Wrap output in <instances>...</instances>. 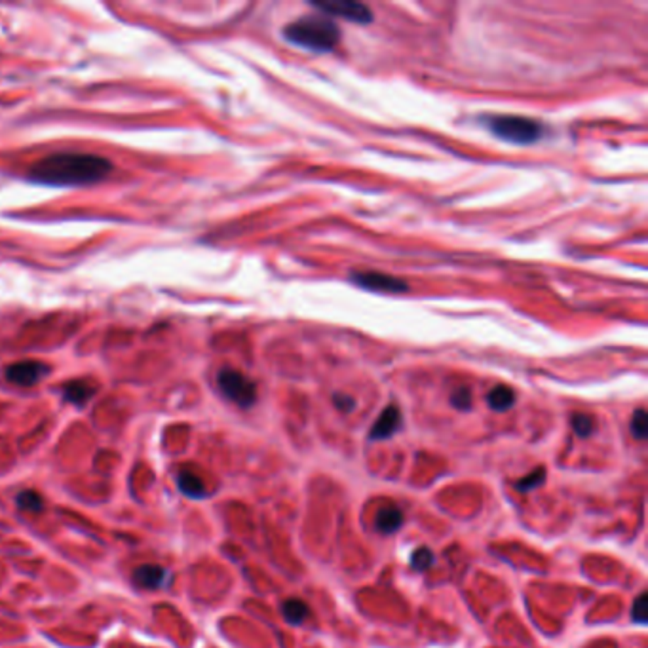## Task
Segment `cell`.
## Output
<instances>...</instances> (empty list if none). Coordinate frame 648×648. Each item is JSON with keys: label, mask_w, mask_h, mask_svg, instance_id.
I'll return each mask as SVG.
<instances>
[{"label": "cell", "mask_w": 648, "mask_h": 648, "mask_svg": "<svg viewBox=\"0 0 648 648\" xmlns=\"http://www.w3.org/2000/svg\"><path fill=\"white\" fill-rule=\"evenodd\" d=\"M113 172V164L97 155L55 152L29 167V179L52 186H77L97 183Z\"/></svg>", "instance_id": "6da1fadb"}, {"label": "cell", "mask_w": 648, "mask_h": 648, "mask_svg": "<svg viewBox=\"0 0 648 648\" xmlns=\"http://www.w3.org/2000/svg\"><path fill=\"white\" fill-rule=\"evenodd\" d=\"M287 40L312 52H331L340 38L339 27L328 16H308L284 29Z\"/></svg>", "instance_id": "7a4b0ae2"}, {"label": "cell", "mask_w": 648, "mask_h": 648, "mask_svg": "<svg viewBox=\"0 0 648 648\" xmlns=\"http://www.w3.org/2000/svg\"><path fill=\"white\" fill-rule=\"evenodd\" d=\"M488 128L496 137L515 145L536 143L542 137V125L536 120L527 118V116H515V114L493 116L488 122Z\"/></svg>", "instance_id": "3957f363"}, {"label": "cell", "mask_w": 648, "mask_h": 648, "mask_svg": "<svg viewBox=\"0 0 648 648\" xmlns=\"http://www.w3.org/2000/svg\"><path fill=\"white\" fill-rule=\"evenodd\" d=\"M217 386L226 399L238 407H251L257 401V386L245 375L234 369H220L217 375Z\"/></svg>", "instance_id": "277c9868"}, {"label": "cell", "mask_w": 648, "mask_h": 648, "mask_svg": "<svg viewBox=\"0 0 648 648\" xmlns=\"http://www.w3.org/2000/svg\"><path fill=\"white\" fill-rule=\"evenodd\" d=\"M315 10H320L325 16H337L352 23H371L373 12L369 6L362 2H352V0H325V2H312Z\"/></svg>", "instance_id": "5b68a950"}, {"label": "cell", "mask_w": 648, "mask_h": 648, "mask_svg": "<svg viewBox=\"0 0 648 648\" xmlns=\"http://www.w3.org/2000/svg\"><path fill=\"white\" fill-rule=\"evenodd\" d=\"M50 373V367L42 362H33V359H25V362L12 363L10 367L4 371L8 382L18 384V386H35Z\"/></svg>", "instance_id": "8992f818"}, {"label": "cell", "mask_w": 648, "mask_h": 648, "mask_svg": "<svg viewBox=\"0 0 648 648\" xmlns=\"http://www.w3.org/2000/svg\"><path fill=\"white\" fill-rule=\"evenodd\" d=\"M352 281L357 284L367 291L376 293H405L409 286L399 278L386 276L382 272H354L352 274Z\"/></svg>", "instance_id": "52a82bcc"}, {"label": "cell", "mask_w": 648, "mask_h": 648, "mask_svg": "<svg viewBox=\"0 0 648 648\" xmlns=\"http://www.w3.org/2000/svg\"><path fill=\"white\" fill-rule=\"evenodd\" d=\"M399 428H401V413H399V409L396 405H390V407H386V409L382 410L381 416L376 418V423L373 424L369 437L375 441L388 440V437H392Z\"/></svg>", "instance_id": "ba28073f"}, {"label": "cell", "mask_w": 648, "mask_h": 648, "mask_svg": "<svg viewBox=\"0 0 648 648\" xmlns=\"http://www.w3.org/2000/svg\"><path fill=\"white\" fill-rule=\"evenodd\" d=\"M167 571L160 565H141L133 571V582L139 588L145 589H158L164 588L167 582Z\"/></svg>", "instance_id": "9c48e42d"}, {"label": "cell", "mask_w": 648, "mask_h": 648, "mask_svg": "<svg viewBox=\"0 0 648 648\" xmlns=\"http://www.w3.org/2000/svg\"><path fill=\"white\" fill-rule=\"evenodd\" d=\"M401 523H403V515L398 508H382L376 512L375 529L381 535H392V532L399 530Z\"/></svg>", "instance_id": "30bf717a"}, {"label": "cell", "mask_w": 648, "mask_h": 648, "mask_svg": "<svg viewBox=\"0 0 648 648\" xmlns=\"http://www.w3.org/2000/svg\"><path fill=\"white\" fill-rule=\"evenodd\" d=\"M177 485L179 491L183 494H186L189 498H202L206 494V487L203 481L200 479V476H196L191 470H181L177 474Z\"/></svg>", "instance_id": "8fae6325"}, {"label": "cell", "mask_w": 648, "mask_h": 648, "mask_svg": "<svg viewBox=\"0 0 648 648\" xmlns=\"http://www.w3.org/2000/svg\"><path fill=\"white\" fill-rule=\"evenodd\" d=\"M96 393V388L86 381H72L63 388V398L74 405H84Z\"/></svg>", "instance_id": "7c38bea8"}, {"label": "cell", "mask_w": 648, "mask_h": 648, "mask_svg": "<svg viewBox=\"0 0 648 648\" xmlns=\"http://www.w3.org/2000/svg\"><path fill=\"white\" fill-rule=\"evenodd\" d=\"M281 614H284V618L293 625L303 624L304 620L310 616V610L306 607V603H303L301 599H287L284 605H281Z\"/></svg>", "instance_id": "4fadbf2b"}, {"label": "cell", "mask_w": 648, "mask_h": 648, "mask_svg": "<svg viewBox=\"0 0 648 648\" xmlns=\"http://www.w3.org/2000/svg\"><path fill=\"white\" fill-rule=\"evenodd\" d=\"M487 401L488 407L493 410H508L515 401V393H513L512 388L496 386L488 392Z\"/></svg>", "instance_id": "5bb4252c"}, {"label": "cell", "mask_w": 648, "mask_h": 648, "mask_svg": "<svg viewBox=\"0 0 648 648\" xmlns=\"http://www.w3.org/2000/svg\"><path fill=\"white\" fill-rule=\"evenodd\" d=\"M16 504L19 505L21 512H33L40 513L44 510V500L40 498V494H36L35 491H21L16 498Z\"/></svg>", "instance_id": "9a60e30c"}, {"label": "cell", "mask_w": 648, "mask_h": 648, "mask_svg": "<svg viewBox=\"0 0 648 648\" xmlns=\"http://www.w3.org/2000/svg\"><path fill=\"white\" fill-rule=\"evenodd\" d=\"M432 565H434V553H432L430 547H418V549L413 553V557H410V566H413L415 571H428Z\"/></svg>", "instance_id": "2e32d148"}, {"label": "cell", "mask_w": 648, "mask_h": 648, "mask_svg": "<svg viewBox=\"0 0 648 648\" xmlns=\"http://www.w3.org/2000/svg\"><path fill=\"white\" fill-rule=\"evenodd\" d=\"M544 477H546V470L544 468H536L535 471H530L529 476H525L523 479H519L515 483V488L521 491V493H529L532 488L540 487L542 483H544Z\"/></svg>", "instance_id": "e0dca14e"}, {"label": "cell", "mask_w": 648, "mask_h": 648, "mask_svg": "<svg viewBox=\"0 0 648 648\" xmlns=\"http://www.w3.org/2000/svg\"><path fill=\"white\" fill-rule=\"evenodd\" d=\"M571 424H572V430H574V432H576V434L580 435V437H588V435L593 434L595 423H593V418H591V416L580 415V413H578V415L572 416Z\"/></svg>", "instance_id": "ac0fdd59"}, {"label": "cell", "mask_w": 648, "mask_h": 648, "mask_svg": "<svg viewBox=\"0 0 648 648\" xmlns=\"http://www.w3.org/2000/svg\"><path fill=\"white\" fill-rule=\"evenodd\" d=\"M631 435L635 440L647 437V413H644V409H637L633 418H631Z\"/></svg>", "instance_id": "d6986e66"}, {"label": "cell", "mask_w": 648, "mask_h": 648, "mask_svg": "<svg viewBox=\"0 0 648 648\" xmlns=\"http://www.w3.org/2000/svg\"><path fill=\"white\" fill-rule=\"evenodd\" d=\"M451 405L452 407H457L460 410H468L471 409V392L466 386L457 388L454 392L451 393Z\"/></svg>", "instance_id": "ffe728a7"}, {"label": "cell", "mask_w": 648, "mask_h": 648, "mask_svg": "<svg viewBox=\"0 0 648 648\" xmlns=\"http://www.w3.org/2000/svg\"><path fill=\"white\" fill-rule=\"evenodd\" d=\"M631 618H633V622H637V624H647V595L644 593L639 595L635 603H633Z\"/></svg>", "instance_id": "44dd1931"}, {"label": "cell", "mask_w": 648, "mask_h": 648, "mask_svg": "<svg viewBox=\"0 0 648 648\" xmlns=\"http://www.w3.org/2000/svg\"><path fill=\"white\" fill-rule=\"evenodd\" d=\"M333 401L335 405H337L340 410H345V413H350V410L356 407V401H354L350 396H342V393H337L333 398Z\"/></svg>", "instance_id": "7402d4cb"}]
</instances>
